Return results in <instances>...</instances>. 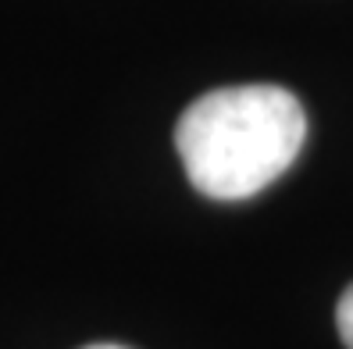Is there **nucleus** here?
<instances>
[{"instance_id": "obj_1", "label": "nucleus", "mask_w": 353, "mask_h": 349, "mask_svg": "<svg viewBox=\"0 0 353 349\" xmlns=\"http://www.w3.org/2000/svg\"><path fill=\"white\" fill-rule=\"evenodd\" d=\"M307 136L300 100L282 86H225L196 96L175 125V150L193 189L246 200L289 171Z\"/></svg>"}, {"instance_id": "obj_2", "label": "nucleus", "mask_w": 353, "mask_h": 349, "mask_svg": "<svg viewBox=\"0 0 353 349\" xmlns=\"http://www.w3.org/2000/svg\"><path fill=\"white\" fill-rule=\"evenodd\" d=\"M336 324H339V339L346 342V349H353V285L343 293L339 310H336Z\"/></svg>"}, {"instance_id": "obj_3", "label": "nucleus", "mask_w": 353, "mask_h": 349, "mask_svg": "<svg viewBox=\"0 0 353 349\" xmlns=\"http://www.w3.org/2000/svg\"><path fill=\"white\" fill-rule=\"evenodd\" d=\"M86 349H121V346H86Z\"/></svg>"}]
</instances>
